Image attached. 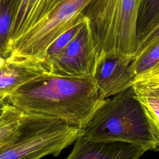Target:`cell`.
<instances>
[{"label":"cell","mask_w":159,"mask_h":159,"mask_svg":"<svg viewBox=\"0 0 159 159\" xmlns=\"http://www.w3.org/2000/svg\"><path fill=\"white\" fill-rule=\"evenodd\" d=\"M82 134L91 139L127 142L159 150L157 129L139 100L133 85L103 100Z\"/></svg>","instance_id":"7a4b0ae2"},{"label":"cell","mask_w":159,"mask_h":159,"mask_svg":"<svg viewBox=\"0 0 159 159\" xmlns=\"http://www.w3.org/2000/svg\"><path fill=\"white\" fill-rule=\"evenodd\" d=\"M6 104V102H5V100L4 99H2V98L0 97V112L2 110V109L3 108L4 104Z\"/></svg>","instance_id":"d6986e66"},{"label":"cell","mask_w":159,"mask_h":159,"mask_svg":"<svg viewBox=\"0 0 159 159\" xmlns=\"http://www.w3.org/2000/svg\"><path fill=\"white\" fill-rule=\"evenodd\" d=\"M63 1H65V0H61V2H63ZM61 2H60V3H61Z\"/></svg>","instance_id":"44dd1931"},{"label":"cell","mask_w":159,"mask_h":159,"mask_svg":"<svg viewBox=\"0 0 159 159\" xmlns=\"http://www.w3.org/2000/svg\"><path fill=\"white\" fill-rule=\"evenodd\" d=\"M133 87L159 137V74L139 78L134 83Z\"/></svg>","instance_id":"8fae6325"},{"label":"cell","mask_w":159,"mask_h":159,"mask_svg":"<svg viewBox=\"0 0 159 159\" xmlns=\"http://www.w3.org/2000/svg\"><path fill=\"white\" fill-rule=\"evenodd\" d=\"M159 63V39L147 47L134 58L130 68L135 76V80Z\"/></svg>","instance_id":"5bb4252c"},{"label":"cell","mask_w":159,"mask_h":159,"mask_svg":"<svg viewBox=\"0 0 159 159\" xmlns=\"http://www.w3.org/2000/svg\"><path fill=\"white\" fill-rule=\"evenodd\" d=\"M87 21V18L85 16L83 15L80 20L69 30L64 32L59 37H58L50 46L47 50L46 55L43 60L45 61L53 56L60 52L67 45L73 40V39L78 34L81 29L83 27L86 22ZM42 61V62H43Z\"/></svg>","instance_id":"2e32d148"},{"label":"cell","mask_w":159,"mask_h":159,"mask_svg":"<svg viewBox=\"0 0 159 159\" xmlns=\"http://www.w3.org/2000/svg\"><path fill=\"white\" fill-rule=\"evenodd\" d=\"M81 134V129L57 118L24 113L15 135L0 149V159L56 157Z\"/></svg>","instance_id":"277c9868"},{"label":"cell","mask_w":159,"mask_h":159,"mask_svg":"<svg viewBox=\"0 0 159 159\" xmlns=\"http://www.w3.org/2000/svg\"><path fill=\"white\" fill-rule=\"evenodd\" d=\"M144 0H93L83 15L90 26L98 58L134 60L138 49L137 22Z\"/></svg>","instance_id":"3957f363"},{"label":"cell","mask_w":159,"mask_h":159,"mask_svg":"<svg viewBox=\"0 0 159 159\" xmlns=\"http://www.w3.org/2000/svg\"><path fill=\"white\" fill-rule=\"evenodd\" d=\"M158 39H159V18L138 41V49L135 58Z\"/></svg>","instance_id":"e0dca14e"},{"label":"cell","mask_w":159,"mask_h":159,"mask_svg":"<svg viewBox=\"0 0 159 159\" xmlns=\"http://www.w3.org/2000/svg\"><path fill=\"white\" fill-rule=\"evenodd\" d=\"M24 112L7 102L0 112V149L16 134Z\"/></svg>","instance_id":"4fadbf2b"},{"label":"cell","mask_w":159,"mask_h":159,"mask_svg":"<svg viewBox=\"0 0 159 159\" xmlns=\"http://www.w3.org/2000/svg\"><path fill=\"white\" fill-rule=\"evenodd\" d=\"M46 72L43 62L39 60L12 57L4 59L0 63V97L5 100L19 88Z\"/></svg>","instance_id":"9c48e42d"},{"label":"cell","mask_w":159,"mask_h":159,"mask_svg":"<svg viewBox=\"0 0 159 159\" xmlns=\"http://www.w3.org/2000/svg\"><path fill=\"white\" fill-rule=\"evenodd\" d=\"M98 54L87 21L78 34L60 52L43 61L48 73L63 77L93 76Z\"/></svg>","instance_id":"8992f818"},{"label":"cell","mask_w":159,"mask_h":159,"mask_svg":"<svg viewBox=\"0 0 159 159\" xmlns=\"http://www.w3.org/2000/svg\"><path fill=\"white\" fill-rule=\"evenodd\" d=\"M159 18V0H144L137 22L138 41Z\"/></svg>","instance_id":"9a60e30c"},{"label":"cell","mask_w":159,"mask_h":159,"mask_svg":"<svg viewBox=\"0 0 159 159\" xmlns=\"http://www.w3.org/2000/svg\"><path fill=\"white\" fill-rule=\"evenodd\" d=\"M61 0H19L14 17L11 46L32 28L44 20Z\"/></svg>","instance_id":"30bf717a"},{"label":"cell","mask_w":159,"mask_h":159,"mask_svg":"<svg viewBox=\"0 0 159 159\" xmlns=\"http://www.w3.org/2000/svg\"><path fill=\"white\" fill-rule=\"evenodd\" d=\"M3 60H4L3 58H0V63H1V61Z\"/></svg>","instance_id":"ffe728a7"},{"label":"cell","mask_w":159,"mask_h":159,"mask_svg":"<svg viewBox=\"0 0 159 159\" xmlns=\"http://www.w3.org/2000/svg\"><path fill=\"white\" fill-rule=\"evenodd\" d=\"M158 74H159V63H158L153 68H152L150 70H149L148 72H147L145 74H144L142 76L155 75H158ZM142 76H140V77H142ZM140 77H139V78H140Z\"/></svg>","instance_id":"ac0fdd59"},{"label":"cell","mask_w":159,"mask_h":159,"mask_svg":"<svg viewBox=\"0 0 159 159\" xmlns=\"http://www.w3.org/2000/svg\"><path fill=\"white\" fill-rule=\"evenodd\" d=\"M19 0L0 1V58L10 55L11 28Z\"/></svg>","instance_id":"7c38bea8"},{"label":"cell","mask_w":159,"mask_h":159,"mask_svg":"<svg viewBox=\"0 0 159 159\" xmlns=\"http://www.w3.org/2000/svg\"><path fill=\"white\" fill-rule=\"evenodd\" d=\"M103 100L93 76L63 77L47 72L5 98L24 113L55 117L81 129Z\"/></svg>","instance_id":"6da1fadb"},{"label":"cell","mask_w":159,"mask_h":159,"mask_svg":"<svg viewBox=\"0 0 159 159\" xmlns=\"http://www.w3.org/2000/svg\"><path fill=\"white\" fill-rule=\"evenodd\" d=\"M132 61L120 56H102L98 58L93 78L101 99L133 85L135 76L130 68Z\"/></svg>","instance_id":"52a82bcc"},{"label":"cell","mask_w":159,"mask_h":159,"mask_svg":"<svg viewBox=\"0 0 159 159\" xmlns=\"http://www.w3.org/2000/svg\"><path fill=\"white\" fill-rule=\"evenodd\" d=\"M92 1L61 2L44 20L12 43L9 57L43 61L52 43L80 20L85 8Z\"/></svg>","instance_id":"5b68a950"},{"label":"cell","mask_w":159,"mask_h":159,"mask_svg":"<svg viewBox=\"0 0 159 159\" xmlns=\"http://www.w3.org/2000/svg\"><path fill=\"white\" fill-rule=\"evenodd\" d=\"M0 1H1V0H0Z\"/></svg>","instance_id":"7402d4cb"},{"label":"cell","mask_w":159,"mask_h":159,"mask_svg":"<svg viewBox=\"0 0 159 159\" xmlns=\"http://www.w3.org/2000/svg\"><path fill=\"white\" fill-rule=\"evenodd\" d=\"M74 143L71 153L65 159H139L147 151L135 144L93 140L83 134Z\"/></svg>","instance_id":"ba28073f"}]
</instances>
